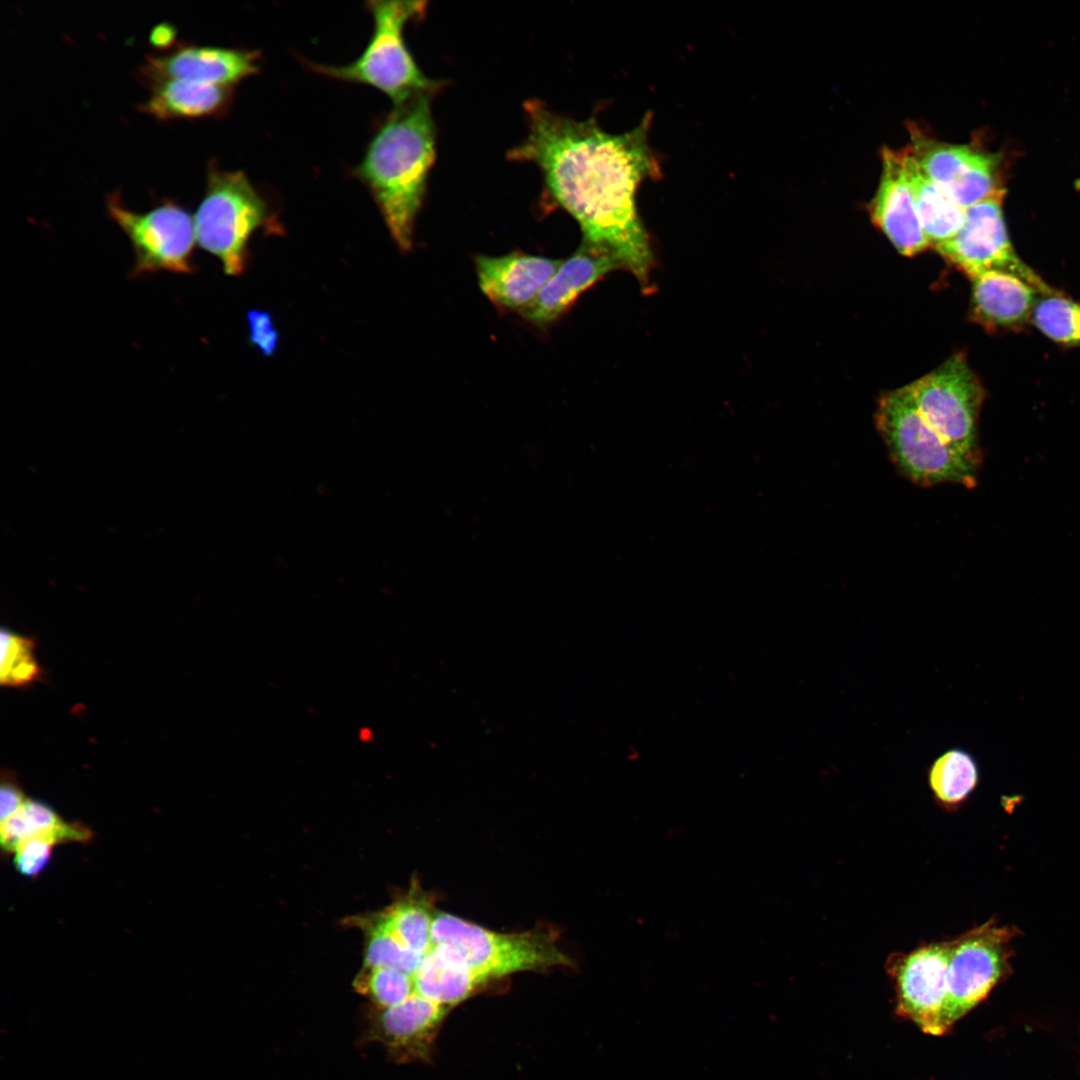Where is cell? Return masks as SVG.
Instances as JSON below:
<instances>
[{"instance_id": "cell-22", "label": "cell", "mask_w": 1080, "mask_h": 1080, "mask_svg": "<svg viewBox=\"0 0 1080 1080\" xmlns=\"http://www.w3.org/2000/svg\"><path fill=\"white\" fill-rule=\"evenodd\" d=\"M487 982L432 947L413 976L414 993L452 1008Z\"/></svg>"}, {"instance_id": "cell-11", "label": "cell", "mask_w": 1080, "mask_h": 1080, "mask_svg": "<svg viewBox=\"0 0 1080 1080\" xmlns=\"http://www.w3.org/2000/svg\"><path fill=\"white\" fill-rule=\"evenodd\" d=\"M909 151L921 170L965 210L1003 192L998 159L967 145L942 143L911 130Z\"/></svg>"}, {"instance_id": "cell-32", "label": "cell", "mask_w": 1080, "mask_h": 1080, "mask_svg": "<svg viewBox=\"0 0 1080 1080\" xmlns=\"http://www.w3.org/2000/svg\"><path fill=\"white\" fill-rule=\"evenodd\" d=\"M149 39L156 48H169L175 43L176 30L170 24L162 23L152 29Z\"/></svg>"}, {"instance_id": "cell-27", "label": "cell", "mask_w": 1080, "mask_h": 1080, "mask_svg": "<svg viewBox=\"0 0 1080 1080\" xmlns=\"http://www.w3.org/2000/svg\"><path fill=\"white\" fill-rule=\"evenodd\" d=\"M354 986L378 1008L398 1005L414 993L413 978L389 967H363Z\"/></svg>"}, {"instance_id": "cell-30", "label": "cell", "mask_w": 1080, "mask_h": 1080, "mask_svg": "<svg viewBox=\"0 0 1080 1080\" xmlns=\"http://www.w3.org/2000/svg\"><path fill=\"white\" fill-rule=\"evenodd\" d=\"M248 340L264 356L274 355L279 346V330L269 312L253 309L247 312Z\"/></svg>"}, {"instance_id": "cell-19", "label": "cell", "mask_w": 1080, "mask_h": 1080, "mask_svg": "<svg viewBox=\"0 0 1080 1080\" xmlns=\"http://www.w3.org/2000/svg\"><path fill=\"white\" fill-rule=\"evenodd\" d=\"M146 86L150 96L138 109L162 121L222 116L232 104L233 87L174 79Z\"/></svg>"}, {"instance_id": "cell-26", "label": "cell", "mask_w": 1080, "mask_h": 1080, "mask_svg": "<svg viewBox=\"0 0 1080 1080\" xmlns=\"http://www.w3.org/2000/svg\"><path fill=\"white\" fill-rule=\"evenodd\" d=\"M367 934L364 967H389L413 978L423 956L405 947L382 923L378 915L359 920Z\"/></svg>"}, {"instance_id": "cell-25", "label": "cell", "mask_w": 1080, "mask_h": 1080, "mask_svg": "<svg viewBox=\"0 0 1080 1080\" xmlns=\"http://www.w3.org/2000/svg\"><path fill=\"white\" fill-rule=\"evenodd\" d=\"M1033 325L1057 344L1080 348V303L1055 289L1040 293L1032 310Z\"/></svg>"}, {"instance_id": "cell-13", "label": "cell", "mask_w": 1080, "mask_h": 1080, "mask_svg": "<svg viewBox=\"0 0 1080 1080\" xmlns=\"http://www.w3.org/2000/svg\"><path fill=\"white\" fill-rule=\"evenodd\" d=\"M449 1009L416 993L392 1007L374 1006L366 1016L365 1039L383 1045L397 1062L426 1061Z\"/></svg>"}, {"instance_id": "cell-20", "label": "cell", "mask_w": 1080, "mask_h": 1080, "mask_svg": "<svg viewBox=\"0 0 1080 1080\" xmlns=\"http://www.w3.org/2000/svg\"><path fill=\"white\" fill-rule=\"evenodd\" d=\"M906 171L913 189L916 209L929 241L937 248L963 226L965 209L921 170L908 148L903 150Z\"/></svg>"}, {"instance_id": "cell-2", "label": "cell", "mask_w": 1080, "mask_h": 1080, "mask_svg": "<svg viewBox=\"0 0 1080 1080\" xmlns=\"http://www.w3.org/2000/svg\"><path fill=\"white\" fill-rule=\"evenodd\" d=\"M431 95L394 105L355 174L374 198L398 247H412L416 217L436 155Z\"/></svg>"}, {"instance_id": "cell-12", "label": "cell", "mask_w": 1080, "mask_h": 1080, "mask_svg": "<svg viewBox=\"0 0 1080 1080\" xmlns=\"http://www.w3.org/2000/svg\"><path fill=\"white\" fill-rule=\"evenodd\" d=\"M952 941L932 943L895 956L888 971L894 980L896 1012L922 1032L942 1035L941 1013L946 998Z\"/></svg>"}, {"instance_id": "cell-23", "label": "cell", "mask_w": 1080, "mask_h": 1080, "mask_svg": "<svg viewBox=\"0 0 1080 1080\" xmlns=\"http://www.w3.org/2000/svg\"><path fill=\"white\" fill-rule=\"evenodd\" d=\"M927 782L934 799L946 808L965 802L976 789L980 770L975 757L960 747H951L928 766Z\"/></svg>"}, {"instance_id": "cell-15", "label": "cell", "mask_w": 1080, "mask_h": 1080, "mask_svg": "<svg viewBox=\"0 0 1080 1080\" xmlns=\"http://www.w3.org/2000/svg\"><path fill=\"white\" fill-rule=\"evenodd\" d=\"M881 154L880 183L869 207L871 219L902 255L914 256L930 244L916 209L903 151L885 147Z\"/></svg>"}, {"instance_id": "cell-5", "label": "cell", "mask_w": 1080, "mask_h": 1080, "mask_svg": "<svg viewBox=\"0 0 1080 1080\" xmlns=\"http://www.w3.org/2000/svg\"><path fill=\"white\" fill-rule=\"evenodd\" d=\"M875 422L892 461L912 482L975 486L980 465L957 453L928 424L907 386L881 396Z\"/></svg>"}, {"instance_id": "cell-4", "label": "cell", "mask_w": 1080, "mask_h": 1080, "mask_svg": "<svg viewBox=\"0 0 1080 1080\" xmlns=\"http://www.w3.org/2000/svg\"><path fill=\"white\" fill-rule=\"evenodd\" d=\"M432 947L487 983L522 971L569 966L571 960L550 930L499 933L444 912H436Z\"/></svg>"}, {"instance_id": "cell-9", "label": "cell", "mask_w": 1080, "mask_h": 1080, "mask_svg": "<svg viewBox=\"0 0 1080 1080\" xmlns=\"http://www.w3.org/2000/svg\"><path fill=\"white\" fill-rule=\"evenodd\" d=\"M1017 929L989 921L952 941L942 1035L984 1000L1011 969L1012 941Z\"/></svg>"}, {"instance_id": "cell-24", "label": "cell", "mask_w": 1080, "mask_h": 1080, "mask_svg": "<svg viewBox=\"0 0 1080 1080\" xmlns=\"http://www.w3.org/2000/svg\"><path fill=\"white\" fill-rule=\"evenodd\" d=\"M377 915L409 950L424 957L432 948L431 931L435 913L430 897L419 887H412L407 895Z\"/></svg>"}, {"instance_id": "cell-7", "label": "cell", "mask_w": 1080, "mask_h": 1080, "mask_svg": "<svg viewBox=\"0 0 1080 1080\" xmlns=\"http://www.w3.org/2000/svg\"><path fill=\"white\" fill-rule=\"evenodd\" d=\"M928 424L957 453L980 465L978 420L983 387L963 354L907 385Z\"/></svg>"}, {"instance_id": "cell-10", "label": "cell", "mask_w": 1080, "mask_h": 1080, "mask_svg": "<svg viewBox=\"0 0 1080 1080\" xmlns=\"http://www.w3.org/2000/svg\"><path fill=\"white\" fill-rule=\"evenodd\" d=\"M1004 193L967 208L961 229L936 250L970 279L986 271H1007L1047 293L1053 288L1017 256L1010 242L1002 212Z\"/></svg>"}, {"instance_id": "cell-6", "label": "cell", "mask_w": 1080, "mask_h": 1080, "mask_svg": "<svg viewBox=\"0 0 1080 1080\" xmlns=\"http://www.w3.org/2000/svg\"><path fill=\"white\" fill-rule=\"evenodd\" d=\"M267 217L266 202L242 171L209 164L205 193L193 218L195 237L218 258L225 274L244 272L250 237Z\"/></svg>"}, {"instance_id": "cell-14", "label": "cell", "mask_w": 1080, "mask_h": 1080, "mask_svg": "<svg viewBox=\"0 0 1080 1080\" xmlns=\"http://www.w3.org/2000/svg\"><path fill=\"white\" fill-rule=\"evenodd\" d=\"M259 69L255 50L180 44L167 53L147 55L139 73L145 85L174 79L233 87Z\"/></svg>"}, {"instance_id": "cell-17", "label": "cell", "mask_w": 1080, "mask_h": 1080, "mask_svg": "<svg viewBox=\"0 0 1080 1080\" xmlns=\"http://www.w3.org/2000/svg\"><path fill=\"white\" fill-rule=\"evenodd\" d=\"M479 288L501 309L523 311L553 276L562 260L521 251L474 258Z\"/></svg>"}, {"instance_id": "cell-31", "label": "cell", "mask_w": 1080, "mask_h": 1080, "mask_svg": "<svg viewBox=\"0 0 1080 1080\" xmlns=\"http://www.w3.org/2000/svg\"><path fill=\"white\" fill-rule=\"evenodd\" d=\"M23 790L10 778L3 779L0 789V822L15 814L27 801Z\"/></svg>"}, {"instance_id": "cell-18", "label": "cell", "mask_w": 1080, "mask_h": 1080, "mask_svg": "<svg viewBox=\"0 0 1080 1080\" xmlns=\"http://www.w3.org/2000/svg\"><path fill=\"white\" fill-rule=\"evenodd\" d=\"M971 280V314L984 328L1015 331L1030 320L1040 294L1031 283L1001 270L986 271Z\"/></svg>"}, {"instance_id": "cell-21", "label": "cell", "mask_w": 1080, "mask_h": 1080, "mask_svg": "<svg viewBox=\"0 0 1080 1080\" xmlns=\"http://www.w3.org/2000/svg\"><path fill=\"white\" fill-rule=\"evenodd\" d=\"M36 837L53 838L61 845L88 843L93 833L80 822L65 821L45 803L27 799L15 814L1 822L2 851L11 855L21 843Z\"/></svg>"}, {"instance_id": "cell-16", "label": "cell", "mask_w": 1080, "mask_h": 1080, "mask_svg": "<svg viewBox=\"0 0 1080 1080\" xmlns=\"http://www.w3.org/2000/svg\"><path fill=\"white\" fill-rule=\"evenodd\" d=\"M623 269L610 251L582 242L520 312L529 323L543 328L563 316L576 300L608 273Z\"/></svg>"}, {"instance_id": "cell-3", "label": "cell", "mask_w": 1080, "mask_h": 1080, "mask_svg": "<svg viewBox=\"0 0 1080 1080\" xmlns=\"http://www.w3.org/2000/svg\"><path fill=\"white\" fill-rule=\"evenodd\" d=\"M367 5L373 32L359 57L346 65L311 64V68L327 77L376 88L394 105L421 95L433 96L442 83L423 73L404 39L406 24L423 18L427 2L376 0Z\"/></svg>"}, {"instance_id": "cell-28", "label": "cell", "mask_w": 1080, "mask_h": 1080, "mask_svg": "<svg viewBox=\"0 0 1080 1080\" xmlns=\"http://www.w3.org/2000/svg\"><path fill=\"white\" fill-rule=\"evenodd\" d=\"M0 680L3 685L24 686L40 676V667L33 656L30 639L1 631Z\"/></svg>"}, {"instance_id": "cell-1", "label": "cell", "mask_w": 1080, "mask_h": 1080, "mask_svg": "<svg viewBox=\"0 0 1080 1080\" xmlns=\"http://www.w3.org/2000/svg\"><path fill=\"white\" fill-rule=\"evenodd\" d=\"M528 134L508 156L534 163L546 191L579 224L583 242L612 252L643 288L654 257L636 206L642 182L660 176L648 133L652 114L612 134L594 118L575 120L539 100L525 105Z\"/></svg>"}, {"instance_id": "cell-8", "label": "cell", "mask_w": 1080, "mask_h": 1080, "mask_svg": "<svg viewBox=\"0 0 1080 1080\" xmlns=\"http://www.w3.org/2000/svg\"><path fill=\"white\" fill-rule=\"evenodd\" d=\"M108 215L129 239L135 255L131 275L194 272V220L183 206L164 200L145 212L128 209L118 192L106 198Z\"/></svg>"}, {"instance_id": "cell-29", "label": "cell", "mask_w": 1080, "mask_h": 1080, "mask_svg": "<svg viewBox=\"0 0 1080 1080\" xmlns=\"http://www.w3.org/2000/svg\"><path fill=\"white\" fill-rule=\"evenodd\" d=\"M58 845V841L49 837H36L21 843L12 854L17 872L36 878L46 868Z\"/></svg>"}]
</instances>
